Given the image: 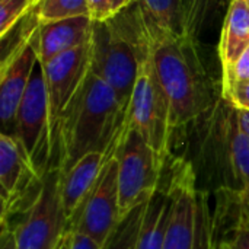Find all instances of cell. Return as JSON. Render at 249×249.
<instances>
[{"label":"cell","instance_id":"obj_18","mask_svg":"<svg viewBox=\"0 0 249 249\" xmlns=\"http://www.w3.org/2000/svg\"><path fill=\"white\" fill-rule=\"evenodd\" d=\"M143 23L153 31L181 34V0H137Z\"/></svg>","mask_w":249,"mask_h":249},{"label":"cell","instance_id":"obj_9","mask_svg":"<svg viewBox=\"0 0 249 249\" xmlns=\"http://www.w3.org/2000/svg\"><path fill=\"white\" fill-rule=\"evenodd\" d=\"M118 140L108 156L92 193L67 231V233L80 232L101 247L105 245L123 217L118 193V159L115 155Z\"/></svg>","mask_w":249,"mask_h":249},{"label":"cell","instance_id":"obj_22","mask_svg":"<svg viewBox=\"0 0 249 249\" xmlns=\"http://www.w3.org/2000/svg\"><path fill=\"white\" fill-rule=\"evenodd\" d=\"M35 10V0H0V36L7 34L23 16Z\"/></svg>","mask_w":249,"mask_h":249},{"label":"cell","instance_id":"obj_14","mask_svg":"<svg viewBox=\"0 0 249 249\" xmlns=\"http://www.w3.org/2000/svg\"><path fill=\"white\" fill-rule=\"evenodd\" d=\"M112 149L107 153L92 152L82 158L77 163H74L69 171L61 172L60 200L66 220V233L71 223L74 222V219L77 217L83 203L92 193Z\"/></svg>","mask_w":249,"mask_h":249},{"label":"cell","instance_id":"obj_35","mask_svg":"<svg viewBox=\"0 0 249 249\" xmlns=\"http://www.w3.org/2000/svg\"><path fill=\"white\" fill-rule=\"evenodd\" d=\"M222 249H226V248H225V247H223V248H222Z\"/></svg>","mask_w":249,"mask_h":249},{"label":"cell","instance_id":"obj_25","mask_svg":"<svg viewBox=\"0 0 249 249\" xmlns=\"http://www.w3.org/2000/svg\"><path fill=\"white\" fill-rule=\"evenodd\" d=\"M89 16L93 22H105L112 19L109 0H88Z\"/></svg>","mask_w":249,"mask_h":249},{"label":"cell","instance_id":"obj_32","mask_svg":"<svg viewBox=\"0 0 249 249\" xmlns=\"http://www.w3.org/2000/svg\"><path fill=\"white\" fill-rule=\"evenodd\" d=\"M191 1H193V0H181V9H182V7H185L187 4H190Z\"/></svg>","mask_w":249,"mask_h":249},{"label":"cell","instance_id":"obj_5","mask_svg":"<svg viewBox=\"0 0 249 249\" xmlns=\"http://www.w3.org/2000/svg\"><path fill=\"white\" fill-rule=\"evenodd\" d=\"M166 181L171 212L162 249H210L209 212L193 163L177 159Z\"/></svg>","mask_w":249,"mask_h":249},{"label":"cell","instance_id":"obj_3","mask_svg":"<svg viewBox=\"0 0 249 249\" xmlns=\"http://www.w3.org/2000/svg\"><path fill=\"white\" fill-rule=\"evenodd\" d=\"M198 155L207 179L220 190L238 196L249 184V136L238 109L223 98L206 120Z\"/></svg>","mask_w":249,"mask_h":249},{"label":"cell","instance_id":"obj_10","mask_svg":"<svg viewBox=\"0 0 249 249\" xmlns=\"http://www.w3.org/2000/svg\"><path fill=\"white\" fill-rule=\"evenodd\" d=\"M13 127V136L20 142L35 169L44 177L45 169L41 166V160L47 168L51 156L48 142V98L39 61L19 104Z\"/></svg>","mask_w":249,"mask_h":249},{"label":"cell","instance_id":"obj_17","mask_svg":"<svg viewBox=\"0 0 249 249\" xmlns=\"http://www.w3.org/2000/svg\"><path fill=\"white\" fill-rule=\"evenodd\" d=\"M171 212V194L168 181L160 182L159 188L149 200L143 228L136 249H162Z\"/></svg>","mask_w":249,"mask_h":249},{"label":"cell","instance_id":"obj_11","mask_svg":"<svg viewBox=\"0 0 249 249\" xmlns=\"http://www.w3.org/2000/svg\"><path fill=\"white\" fill-rule=\"evenodd\" d=\"M39 64L44 71L48 98V142L51 156L58 120L90 70V42Z\"/></svg>","mask_w":249,"mask_h":249},{"label":"cell","instance_id":"obj_6","mask_svg":"<svg viewBox=\"0 0 249 249\" xmlns=\"http://www.w3.org/2000/svg\"><path fill=\"white\" fill-rule=\"evenodd\" d=\"M90 70L108 83L128 111L139 71V53L133 38L114 22H95L90 41Z\"/></svg>","mask_w":249,"mask_h":249},{"label":"cell","instance_id":"obj_13","mask_svg":"<svg viewBox=\"0 0 249 249\" xmlns=\"http://www.w3.org/2000/svg\"><path fill=\"white\" fill-rule=\"evenodd\" d=\"M44 177L35 169L20 142L7 133L0 136V185L3 222L23 207L34 188L41 187ZM25 212V207H23Z\"/></svg>","mask_w":249,"mask_h":249},{"label":"cell","instance_id":"obj_19","mask_svg":"<svg viewBox=\"0 0 249 249\" xmlns=\"http://www.w3.org/2000/svg\"><path fill=\"white\" fill-rule=\"evenodd\" d=\"M149 200L143 201L121 217L120 223L117 225L102 249H136L143 228Z\"/></svg>","mask_w":249,"mask_h":249},{"label":"cell","instance_id":"obj_21","mask_svg":"<svg viewBox=\"0 0 249 249\" xmlns=\"http://www.w3.org/2000/svg\"><path fill=\"white\" fill-rule=\"evenodd\" d=\"M223 0H193L181 9V34L194 38L206 23L209 15Z\"/></svg>","mask_w":249,"mask_h":249},{"label":"cell","instance_id":"obj_29","mask_svg":"<svg viewBox=\"0 0 249 249\" xmlns=\"http://www.w3.org/2000/svg\"><path fill=\"white\" fill-rule=\"evenodd\" d=\"M134 1H137V0H109V9H111L112 18L117 16L121 10H124L125 7H128Z\"/></svg>","mask_w":249,"mask_h":249},{"label":"cell","instance_id":"obj_16","mask_svg":"<svg viewBox=\"0 0 249 249\" xmlns=\"http://www.w3.org/2000/svg\"><path fill=\"white\" fill-rule=\"evenodd\" d=\"M248 45L249 4L245 0H231L219 44L222 76L233 69Z\"/></svg>","mask_w":249,"mask_h":249},{"label":"cell","instance_id":"obj_12","mask_svg":"<svg viewBox=\"0 0 249 249\" xmlns=\"http://www.w3.org/2000/svg\"><path fill=\"white\" fill-rule=\"evenodd\" d=\"M39 23L34 12V20L20 34L13 48L3 57L0 66V117L7 127L15 124L16 112L32 73L38 64Z\"/></svg>","mask_w":249,"mask_h":249},{"label":"cell","instance_id":"obj_7","mask_svg":"<svg viewBox=\"0 0 249 249\" xmlns=\"http://www.w3.org/2000/svg\"><path fill=\"white\" fill-rule=\"evenodd\" d=\"M118 193L121 216L149 200L162 182L165 163L144 139L125 124L118 146Z\"/></svg>","mask_w":249,"mask_h":249},{"label":"cell","instance_id":"obj_30","mask_svg":"<svg viewBox=\"0 0 249 249\" xmlns=\"http://www.w3.org/2000/svg\"><path fill=\"white\" fill-rule=\"evenodd\" d=\"M238 115L244 131L249 136V109H238Z\"/></svg>","mask_w":249,"mask_h":249},{"label":"cell","instance_id":"obj_33","mask_svg":"<svg viewBox=\"0 0 249 249\" xmlns=\"http://www.w3.org/2000/svg\"><path fill=\"white\" fill-rule=\"evenodd\" d=\"M39 1H41V0H35V7H36V6L39 4Z\"/></svg>","mask_w":249,"mask_h":249},{"label":"cell","instance_id":"obj_20","mask_svg":"<svg viewBox=\"0 0 249 249\" xmlns=\"http://www.w3.org/2000/svg\"><path fill=\"white\" fill-rule=\"evenodd\" d=\"M34 12L41 25L74 16H89L88 0H41Z\"/></svg>","mask_w":249,"mask_h":249},{"label":"cell","instance_id":"obj_15","mask_svg":"<svg viewBox=\"0 0 249 249\" xmlns=\"http://www.w3.org/2000/svg\"><path fill=\"white\" fill-rule=\"evenodd\" d=\"M93 25L95 22L90 16H74L39 23L38 61L47 63L60 54L89 44L92 41Z\"/></svg>","mask_w":249,"mask_h":249},{"label":"cell","instance_id":"obj_8","mask_svg":"<svg viewBox=\"0 0 249 249\" xmlns=\"http://www.w3.org/2000/svg\"><path fill=\"white\" fill-rule=\"evenodd\" d=\"M61 172L50 168L34 203L25 210L22 222L12 231L16 249H55L66 235V220L60 200ZM9 229V228H6Z\"/></svg>","mask_w":249,"mask_h":249},{"label":"cell","instance_id":"obj_26","mask_svg":"<svg viewBox=\"0 0 249 249\" xmlns=\"http://www.w3.org/2000/svg\"><path fill=\"white\" fill-rule=\"evenodd\" d=\"M226 249H249V226L242 223L236 229L235 236L223 245Z\"/></svg>","mask_w":249,"mask_h":249},{"label":"cell","instance_id":"obj_24","mask_svg":"<svg viewBox=\"0 0 249 249\" xmlns=\"http://www.w3.org/2000/svg\"><path fill=\"white\" fill-rule=\"evenodd\" d=\"M247 80H249V45L241 55V58L236 61L233 69L228 74L222 76V88H226L238 82H247Z\"/></svg>","mask_w":249,"mask_h":249},{"label":"cell","instance_id":"obj_27","mask_svg":"<svg viewBox=\"0 0 249 249\" xmlns=\"http://www.w3.org/2000/svg\"><path fill=\"white\" fill-rule=\"evenodd\" d=\"M69 249H102V247L80 232H71Z\"/></svg>","mask_w":249,"mask_h":249},{"label":"cell","instance_id":"obj_1","mask_svg":"<svg viewBox=\"0 0 249 249\" xmlns=\"http://www.w3.org/2000/svg\"><path fill=\"white\" fill-rule=\"evenodd\" d=\"M125 124L127 109L112 88L89 70L58 120L48 169L66 172L92 152H109Z\"/></svg>","mask_w":249,"mask_h":249},{"label":"cell","instance_id":"obj_28","mask_svg":"<svg viewBox=\"0 0 249 249\" xmlns=\"http://www.w3.org/2000/svg\"><path fill=\"white\" fill-rule=\"evenodd\" d=\"M238 198H239V203H241V207H242V214H244V222L245 225L249 226V184L238 194Z\"/></svg>","mask_w":249,"mask_h":249},{"label":"cell","instance_id":"obj_34","mask_svg":"<svg viewBox=\"0 0 249 249\" xmlns=\"http://www.w3.org/2000/svg\"><path fill=\"white\" fill-rule=\"evenodd\" d=\"M245 1H247V3H248V4H249V0H245Z\"/></svg>","mask_w":249,"mask_h":249},{"label":"cell","instance_id":"obj_4","mask_svg":"<svg viewBox=\"0 0 249 249\" xmlns=\"http://www.w3.org/2000/svg\"><path fill=\"white\" fill-rule=\"evenodd\" d=\"M131 34L130 36L139 53V71L127 111V125L136 130L158 156L166 162L174 133L171 109L155 69L150 42L139 12H136V26Z\"/></svg>","mask_w":249,"mask_h":249},{"label":"cell","instance_id":"obj_23","mask_svg":"<svg viewBox=\"0 0 249 249\" xmlns=\"http://www.w3.org/2000/svg\"><path fill=\"white\" fill-rule=\"evenodd\" d=\"M222 98L236 109H249V80L222 88Z\"/></svg>","mask_w":249,"mask_h":249},{"label":"cell","instance_id":"obj_31","mask_svg":"<svg viewBox=\"0 0 249 249\" xmlns=\"http://www.w3.org/2000/svg\"><path fill=\"white\" fill-rule=\"evenodd\" d=\"M69 245H70V233H66L63 235V238L60 239L58 245L55 247V249H69Z\"/></svg>","mask_w":249,"mask_h":249},{"label":"cell","instance_id":"obj_2","mask_svg":"<svg viewBox=\"0 0 249 249\" xmlns=\"http://www.w3.org/2000/svg\"><path fill=\"white\" fill-rule=\"evenodd\" d=\"M143 28L150 42L159 82L169 104L172 128H181L198 120L212 107V92L196 53L194 38L184 34L153 31L144 23Z\"/></svg>","mask_w":249,"mask_h":249}]
</instances>
